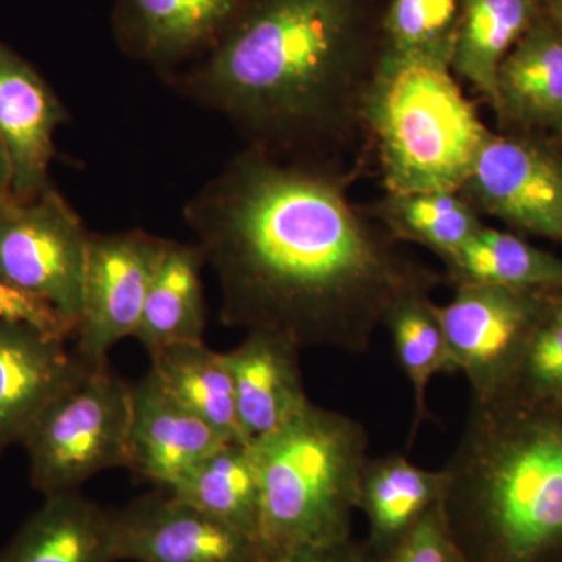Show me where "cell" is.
I'll use <instances>...</instances> for the list:
<instances>
[{
  "instance_id": "6da1fadb",
  "label": "cell",
  "mask_w": 562,
  "mask_h": 562,
  "mask_svg": "<svg viewBox=\"0 0 562 562\" xmlns=\"http://www.w3.org/2000/svg\"><path fill=\"white\" fill-rule=\"evenodd\" d=\"M220 284L222 324L364 353L392 305L439 277L402 255L333 161L247 146L183 209Z\"/></svg>"
},
{
  "instance_id": "7a4b0ae2",
  "label": "cell",
  "mask_w": 562,
  "mask_h": 562,
  "mask_svg": "<svg viewBox=\"0 0 562 562\" xmlns=\"http://www.w3.org/2000/svg\"><path fill=\"white\" fill-rule=\"evenodd\" d=\"M382 21L373 0H244L213 47L166 81L247 146L333 161L364 133Z\"/></svg>"
},
{
  "instance_id": "3957f363",
  "label": "cell",
  "mask_w": 562,
  "mask_h": 562,
  "mask_svg": "<svg viewBox=\"0 0 562 562\" xmlns=\"http://www.w3.org/2000/svg\"><path fill=\"white\" fill-rule=\"evenodd\" d=\"M441 509L468 562H562V402L472 401Z\"/></svg>"
},
{
  "instance_id": "277c9868",
  "label": "cell",
  "mask_w": 562,
  "mask_h": 562,
  "mask_svg": "<svg viewBox=\"0 0 562 562\" xmlns=\"http://www.w3.org/2000/svg\"><path fill=\"white\" fill-rule=\"evenodd\" d=\"M453 44L384 46L362 110L390 194L461 191L491 131L452 69Z\"/></svg>"
},
{
  "instance_id": "5b68a950",
  "label": "cell",
  "mask_w": 562,
  "mask_h": 562,
  "mask_svg": "<svg viewBox=\"0 0 562 562\" xmlns=\"http://www.w3.org/2000/svg\"><path fill=\"white\" fill-rule=\"evenodd\" d=\"M368 446L361 422L314 403L249 443L260 483L261 562L351 538Z\"/></svg>"
},
{
  "instance_id": "8992f818",
  "label": "cell",
  "mask_w": 562,
  "mask_h": 562,
  "mask_svg": "<svg viewBox=\"0 0 562 562\" xmlns=\"http://www.w3.org/2000/svg\"><path fill=\"white\" fill-rule=\"evenodd\" d=\"M132 386L109 366L88 369L25 436L33 490L76 492L103 471L131 465Z\"/></svg>"
},
{
  "instance_id": "52a82bcc",
  "label": "cell",
  "mask_w": 562,
  "mask_h": 562,
  "mask_svg": "<svg viewBox=\"0 0 562 562\" xmlns=\"http://www.w3.org/2000/svg\"><path fill=\"white\" fill-rule=\"evenodd\" d=\"M558 292L460 284L452 301L438 305L447 346L471 384L472 401H494L513 390L531 335Z\"/></svg>"
},
{
  "instance_id": "ba28073f",
  "label": "cell",
  "mask_w": 562,
  "mask_h": 562,
  "mask_svg": "<svg viewBox=\"0 0 562 562\" xmlns=\"http://www.w3.org/2000/svg\"><path fill=\"white\" fill-rule=\"evenodd\" d=\"M90 239L54 187L32 201H13L0 217V280L50 303L77 330Z\"/></svg>"
},
{
  "instance_id": "9c48e42d",
  "label": "cell",
  "mask_w": 562,
  "mask_h": 562,
  "mask_svg": "<svg viewBox=\"0 0 562 562\" xmlns=\"http://www.w3.org/2000/svg\"><path fill=\"white\" fill-rule=\"evenodd\" d=\"M166 241L143 231L91 235L76 333V355L88 368H106L109 351L135 336Z\"/></svg>"
},
{
  "instance_id": "30bf717a",
  "label": "cell",
  "mask_w": 562,
  "mask_h": 562,
  "mask_svg": "<svg viewBox=\"0 0 562 562\" xmlns=\"http://www.w3.org/2000/svg\"><path fill=\"white\" fill-rule=\"evenodd\" d=\"M460 192L479 214L562 244V158L550 147L491 133Z\"/></svg>"
},
{
  "instance_id": "8fae6325",
  "label": "cell",
  "mask_w": 562,
  "mask_h": 562,
  "mask_svg": "<svg viewBox=\"0 0 562 562\" xmlns=\"http://www.w3.org/2000/svg\"><path fill=\"white\" fill-rule=\"evenodd\" d=\"M116 561L261 562L254 541L168 491L114 513Z\"/></svg>"
},
{
  "instance_id": "7c38bea8",
  "label": "cell",
  "mask_w": 562,
  "mask_h": 562,
  "mask_svg": "<svg viewBox=\"0 0 562 562\" xmlns=\"http://www.w3.org/2000/svg\"><path fill=\"white\" fill-rule=\"evenodd\" d=\"M244 0H114V40L169 79L213 47Z\"/></svg>"
},
{
  "instance_id": "4fadbf2b",
  "label": "cell",
  "mask_w": 562,
  "mask_h": 562,
  "mask_svg": "<svg viewBox=\"0 0 562 562\" xmlns=\"http://www.w3.org/2000/svg\"><path fill=\"white\" fill-rule=\"evenodd\" d=\"M65 121V106L46 80L0 44V140L9 155L14 201H32L52 187L54 135Z\"/></svg>"
},
{
  "instance_id": "5bb4252c",
  "label": "cell",
  "mask_w": 562,
  "mask_h": 562,
  "mask_svg": "<svg viewBox=\"0 0 562 562\" xmlns=\"http://www.w3.org/2000/svg\"><path fill=\"white\" fill-rule=\"evenodd\" d=\"M88 369L65 341L0 321V454L22 446L41 413Z\"/></svg>"
},
{
  "instance_id": "9a60e30c",
  "label": "cell",
  "mask_w": 562,
  "mask_h": 562,
  "mask_svg": "<svg viewBox=\"0 0 562 562\" xmlns=\"http://www.w3.org/2000/svg\"><path fill=\"white\" fill-rule=\"evenodd\" d=\"M224 443L154 372L132 386L131 471L169 490Z\"/></svg>"
},
{
  "instance_id": "2e32d148",
  "label": "cell",
  "mask_w": 562,
  "mask_h": 562,
  "mask_svg": "<svg viewBox=\"0 0 562 562\" xmlns=\"http://www.w3.org/2000/svg\"><path fill=\"white\" fill-rule=\"evenodd\" d=\"M301 351L266 331H249L238 347L222 351L247 443L279 430L312 403L303 386Z\"/></svg>"
},
{
  "instance_id": "e0dca14e",
  "label": "cell",
  "mask_w": 562,
  "mask_h": 562,
  "mask_svg": "<svg viewBox=\"0 0 562 562\" xmlns=\"http://www.w3.org/2000/svg\"><path fill=\"white\" fill-rule=\"evenodd\" d=\"M0 562H117L114 513L77 491L47 495L0 550Z\"/></svg>"
},
{
  "instance_id": "ac0fdd59",
  "label": "cell",
  "mask_w": 562,
  "mask_h": 562,
  "mask_svg": "<svg viewBox=\"0 0 562 562\" xmlns=\"http://www.w3.org/2000/svg\"><path fill=\"white\" fill-rule=\"evenodd\" d=\"M446 490V473L420 468L405 454L368 458L362 468L358 512L368 519V553L397 546L438 506Z\"/></svg>"
},
{
  "instance_id": "d6986e66",
  "label": "cell",
  "mask_w": 562,
  "mask_h": 562,
  "mask_svg": "<svg viewBox=\"0 0 562 562\" xmlns=\"http://www.w3.org/2000/svg\"><path fill=\"white\" fill-rule=\"evenodd\" d=\"M203 266L205 260L195 244L166 241L133 336L149 355L172 344L203 342Z\"/></svg>"
},
{
  "instance_id": "ffe728a7",
  "label": "cell",
  "mask_w": 562,
  "mask_h": 562,
  "mask_svg": "<svg viewBox=\"0 0 562 562\" xmlns=\"http://www.w3.org/2000/svg\"><path fill=\"white\" fill-rule=\"evenodd\" d=\"M495 111L522 125L562 127V29L532 22L502 61Z\"/></svg>"
},
{
  "instance_id": "44dd1931",
  "label": "cell",
  "mask_w": 562,
  "mask_h": 562,
  "mask_svg": "<svg viewBox=\"0 0 562 562\" xmlns=\"http://www.w3.org/2000/svg\"><path fill=\"white\" fill-rule=\"evenodd\" d=\"M536 11L535 0H461L452 69L494 110L498 68L536 21Z\"/></svg>"
},
{
  "instance_id": "7402d4cb",
  "label": "cell",
  "mask_w": 562,
  "mask_h": 562,
  "mask_svg": "<svg viewBox=\"0 0 562 562\" xmlns=\"http://www.w3.org/2000/svg\"><path fill=\"white\" fill-rule=\"evenodd\" d=\"M150 371L181 405L206 422L224 441L249 446L221 351L203 342L172 344L150 353Z\"/></svg>"
},
{
  "instance_id": "603a6c76",
  "label": "cell",
  "mask_w": 562,
  "mask_h": 562,
  "mask_svg": "<svg viewBox=\"0 0 562 562\" xmlns=\"http://www.w3.org/2000/svg\"><path fill=\"white\" fill-rule=\"evenodd\" d=\"M453 286L487 284L528 291H562V260L513 233L483 225L461 249L442 258Z\"/></svg>"
},
{
  "instance_id": "cb8c5ba5",
  "label": "cell",
  "mask_w": 562,
  "mask_h": 562,
  "mask_svg": "<svg viewBox=\"0 0 562 562\" xmlns=\"http://www.w3.org/2000/svg\"><path fill=\"white\" fill-rule=\"evenodd\" d=\"M165 491L257 541L260 483L246 443H224Z\"/></svg>"
},
{
  "instance_id": "d4e9b609",
  "label": "cell",
  "mask_w": 562,
  "mask_h": 562,
  "mask_svg": "<svg viewBox=\"0 0 562 562\" xmlns=\"http://www.w3.org/2000/svg\"><path fill=\"white\" fill-rule=\"evenodd\" d=\"M371 216L394 241L419 244L441 260L483 227L479 211L458 191L387 192Z\"/></svg>"
},
{
  "instance_id": "484cf974",
  "label": "cell",
  "mask_w": 562,
  "mask_h": 562,
  "mask_svg": "<svg viewBox=\"0 0 562 562\" xmlns=\"http://www.w3.org/2000/svg\"><path fill=\"white\" fill-rule=\"evenodd\" d=\"M383 325L390 331L395 360L413 387L412 443L420 422L428 417L427 391L432 376L457 373V366L447 346L438 305L431 302L430 292L416 291L403 295L392 305Z\"/></svg>"
},
{
  "instance_id": "4316f807",
  "label": "cell",
  "mask_w": 562,
  "mask_h": 562,
  "mask_svg": "<svg viewBox=\"0 0 562 562\" xmlns=\"http://www.w3.org/2000/svg\"><path fill=\"white\" fill-rule=\"evenodd\" d=\"M461 0H392L383 14L384 46L430 49L454 43Z\"/></svg>"
},
{
  "instance_id": "83f0119b",
  "label": "cell",
  "mask_w": 562,
  "mask_h": 562,
  "mask_svg": "<svg viewBox=\"0 0 562 562\" xmlns=\"http://www.w3.org/2000/svg\"><path fill=\"white\" fill-rule=\"evenodd\" d=\"M508 394L562 402V291L554 295L532 333Z\"/></svg>"
},
{
  "instance_id": "f1b7e54d",
  "label": "cell",
  "mask_w": 562,
  "mask_h": 562,
  "mask_svg": "<svg viewBox=\"0 0 562 562\" xmlns=\"http://www.w3.org/2000/svg\"><path fill=\"white\" fill-rule=\"evenodd\" d=\"M366 549V547H364ZM368 553V550H366ZM366 562H468L454 546L443 522L441 503L431 509L405 539L387 552L368 553Z\"/></svg>"
},
{
  "instance_id": "f546056e",
  "label": "cell",
  "mask_w": 562,
  "mask_h": 562,
  "mask_svg": "<svg viewBox=\"0 0 562 562\" xmlns=\"http://www.w3.org/2000/svg\"><path fill=\"white\" fill-rule=\"evenodd\" d=\"M0 321L24 325L49 338L65 341L76 336V327L61 316L50 303L31 292L11 286L0 280Z\"/></svg>"
},
{
  "instance_id": "4dcf8cb0",
  "label": "cell",
  "mask_w": 562,
  "mask_h": 562,
  "mask_svg": "<svg viewBox=\"0 0 562 562\" xmlns=\"http://www.w3.org/2000/svg\"><path fill=\"white\" fill-rule=\"evenodd\" d=\"M364 543L353 542V539H342L319 546L305 547V549L295 550L286 557L273 562H366Z\"/></svg>"
},
{
  "instance_id": "1f68e13d",
  "label": "cell",
  "mask_w": 562,
  "mask_h": 562,
  "mask_svg": "<svg viewBox=\"0 0 562 562\" xmlns=\"http://www.w3.org/2000/svg\"><path fill=\"white\" fill-rule=\"evenodd\" d=\"M0 194L11 195V166L2 140H0Z\"/></svg>"
},
{
  "instance_id": "d6a6232c",
  "label": "cell",
  "mask_w": 562,
  "mask_h": 562,
  "mask_svg": "<svg viewBox=\"0 0 562 562\" xmlns=\"http://www.w3.org/2000/svg\"><path fill=\"white\" fill-rule=\"evenodd\" d=\"M13 201L14 199L11 198L10 194H0V217L3 216V213H5L7 209L10 206V203Z\"/></svg>"
}]
</instances>
